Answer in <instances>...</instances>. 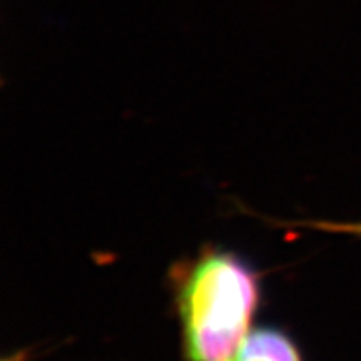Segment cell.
Listing matches in <instances>:
<instances>
[{"instance_id":"1","label":"cell","mask_w":361,"mask_h":361,"mask_svg":"<svg viewBox=\"0 0 361 361\" xmlns=\"http://www.w3.org/2000/svg\"><path fill=\"white\" fill-rule=\"evenodd\" d=\"M174 281L184 360H231L259 305L256 271L234 252L213 247L179 268Z\"/></svg>"},{"instance_id":"2","label":"cell","mask_w":361,"mask_h":361,"mask_svg":"<svg viewBox=\"0 0 361 361\" xmlns=\"http://www.w3.org/2000/svg\"><path fill=\"white\" fill-rule=\"evenodd\" d=\"M229 361H303L288 335L274 328H255L247 333Z\"/></svg>"},{"instance_id":"3","label":"cell","mask_w":361,"mask_h":361,"mask_svg":"<svg viewBox=\"0 0 361 361\" xmlns=\"http://www.w3.org/2000/svg\"><path fill=\"white\" fill-rule=\"evenodd\" d=\"M303 226H310L313 229L328 233H341L351 234V236H361V221H351V223H333V221H310V223H300Z\"/></svg>"},{"instance_id":"4","label":"cell","mask_w":361,"mask_h":361,"mask_svg":"<svg viewBox=\"0 0 361 361\" xmlns=\"http://www.w3.org/2000/svg\"><path fill=\"white\" fill-rule=\"evenodd\" d=\"M27 356H29V353H27L25 350H20V351H16V353L6 356V358H2V361H27Z\"/></svg>"}]
</instances>
